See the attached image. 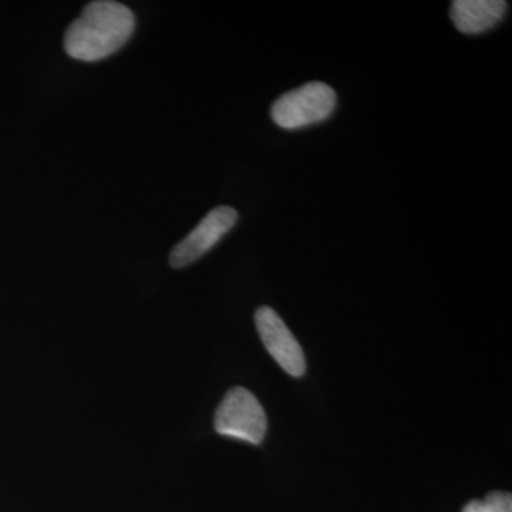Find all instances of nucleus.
Instances as JSON below:
<instances>
[{"instance_id": "1", "label": "nucleus", "mask_w": 512, "mask_h": 512, "mask_svg": "<svg viewBox=\"0 0 512 512\" xmlns=\"http://www.w3.org/2000/svg\"><path fill=\"white\" fill-rule=\"evenodd\" d=\"M136 18L127 6L110 0L92 2L64 35L67 55L82 62H99L119 52L133 36Z\"/></svg>"}, {"instance_id": "2", "label": "nucleus", "mask_w": 512, "mask_h": 512, "mask_svg": "<svg viewBox=\"0 0 512 512\" xmlns=\"http://www.w3.org/2000/svg\"><path fill=\"white\" fill-rule=\"evenodd\" d=\"M336 93L328 84L313 82L282 94L272 104L271 117L285 130H298L322 123L332 116Z\"/></svg>"}, {"instance_id": "3", "label": "nucleus", "mask_w": 512, "mask_h": 512, "mask_svg": "<svg viewBox=\"0 0 512 512\" xmlns=\"http://www.w3.org/2000/svg\"><path fill=\"white\" fill-rule=\"evenodd\" d=\"M214 426L221 436L258 446L268 431V417L255 394L244 387H234L218 406Z\"/></svg>"}, {"instance_id": "4", "label": "nucleus", "mask_w": 512, "mask_h": 512, "mask_svg": "<svg viewBox=\"0 0 512 512\" xmlns=\"http://www.w3.org/2000/svg\"><path fill=\"white\" fill-rule=\"evenodd\" d=\"M255 325L269 355L274 357L288 375L302 377L306 373L305 353L292 335L284 319L269 308L261 306L255 312Z\"/></svg>"}, {"instance_id": "5", "label": "nucleus", "mask_w": 512, "mask_h": 512, "mask_svg": "<svg viewBox=\"0 0 512 512\" xmlns=\"http://www.w3.org/2000/svg\"><path fill=\"white\" fill-rule=\"evenodd\" d=\"M237 222L238 212L234 208L225 207V205L214 208L171 251L170 265L175 269L191 265L192 262L211 251L237 225Z\"/></svg>"}, {"instance_id": "6", "label": "nucleus", "mask_w": 512, "mask_h": 512, "mask_svg": "<svg viewBox=\"0 0 512 512\" xmlns=\"http://www.w3.org/2000/svg\"><path fill=\"white\" fill-rule=\"evenodd\" d=\"M508 3L504 0H454L450 15L464 35H480L504 19Z\"/></svg>"}, {"instance_id": "7", "label": "nucleus", "mask_w": 512, "mask_h": 512, "mask_svg": "<svg viewBox=\"0 0 512 512\" xmlns=\"http://www.w3.org/2000/svg\"><path fill=\"white\" fill-rule=\"evenodd\" d=\"M463 512H512L511 494L493 491L484 500L470 501Z\"/></svg>"}]
</instances>
